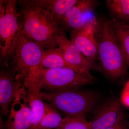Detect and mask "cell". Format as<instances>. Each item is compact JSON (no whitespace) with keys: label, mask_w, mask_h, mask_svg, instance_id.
Returning <instances> with one entry per match:
<instances>
[{"label":"cell","mask_w":129,"mask_h":129,"mask_svg":"<svg viewBox=\"0 0 129 129\" xmlns=\"http://www.w3.org/2000/svg\"><path fill=\"white\" fill-rule=\"evenodd\" d=\"M23 87L11 105L6 129H29L33 123L32 111L28 103L26 90Z\"/></svg>","instance_id":"cell-7"},{"label":"cell","mask_w":129,"mask_h":129,"mask_svg":"<svg viewBox=\"0 0 129 129\" xmlns=\"http://www.w3.org/2000/svg\"><path fill=\"white\" fill-rule=\"evenodd\" d=\"M128 24V25H129V24Z\"/></svg>","instance_id":"cell-23"},{"label":"cell","mask_w":129,"mask_h":129,"mask_svg":"<svg viewBox=\"0 0 129 129\" xmlns=\"http://www.w3.org/2000/svg\"><path fill=\"white\" fill-rule=\"evenodd\" d=\"M99 27L98 56L102 68L113 78L123 77L127 65L111 21L103 22Z\"/></svg>","instance_id":"cell-2"},{"label":"cell","mask_w":129,"mask_h":129,"mask_svg":"<svg viewBox=\"0 0 129 129\" xmlns=\"http://www.w3.org/2000/svg\"><path fill=\"white\" fill-rule=\"evenodd\" d=\"M45 49L21 30L11 54L8 66L22 83L29 75L41 70V61Z\"/></svg>","instance_id":"cell-3"},{"label":"cell","mask_w":129,"mask_h":129,"mask_svg":"<svg viewBox=\"0 0 129 129\" xmlns=\"http://www.w3.org/2000/svg\"><path fill=\"white\" fill-rule=\"evenodd\" d=\"M58 128L60 129H91L90 123L85 118L69 115L62 119Z\"/></svg>","instance_id":"cell-19"},{"label":"cell","mask_w":129,"mask_h":129,"mask_svg":"<svg viewBox=\"0 0 129 129\" xmlns=\"http://www.w3.org/2000/svg\"><path fill=\"white\" fill-rule=\"evenodd\" d=\"M122 108L119 102L115 100L105 103L90 122L91 129H107L115 124Z\"/></svg>","instance_id":"cell-13"},{"label":"cell","mask_w":129,"mask_h":129,"mask_svg":"<svg viewBox=\"0 0 129 129\" xmlns=\"http://www.w3.org/2000/svg\"><path fill=\"white\" fill-rule=\"evenodd\" d=\"M23 84L28 103L33 113V123L30 127H33L39 123L45 112L44 102L41 95V75L29 77L24 80Z\"/></svg>","instance_id":"cell-11"},{"label":"cell","mask_w":129,"mask_h":129,"mask_svg":"<svg viewBox=\"0 0 129 129\" xmlns=\"http://www.w3.org/2000/svg\"><path fill=\"white\" fill-rule=\"evenodd\" d=\"M45 112L41 120L29 129H45L58 128L62 118L57 110L50 104L44 102Z\"/></svg>","instance_id":"cell-17"},{"label":"cell","mask_w":129,"mask_h":129,"mask_svg":"<svg viewBox=\"0 0 129 129\" xmlns=\"http://www.w3.org/2000/svg\"><path fill=\"white\" fill-rule=\"evenodd\" d=\"M40 66L42 69H56L64 68L72 69L81 74L78 70L64 60L62 53L58 48L45 50Z\"/></svg>","instance_id":"cell-15"},{"label":"cell","mask_w":129,"mask_h":129,"mask_svg":"<svg viewBox=\"0 0 129 129\" xmlns=\"http://www.w3.org/2000/svg\"><path fill=\"white\" fill-rule=\"evenodd\" d=\"M34 2L52 14L58 24L67 12L76 5L77 0H34Z\"/></svg>","instance_id":"cell-14"},{"label":"cell","mask_w":129,"mask_h":129,"mask_svg":"<svg viewBox=\"0 0 129 129\" xmlns=\"http://www.w3.org/2000/svg\"><path fill=\"white\" fill-rule=\"evenodd\" d=\"M120 102L122 104L129 108V80L125 85L122 91Z\"/></svg>","instance_id":"cell-21"},{"label":"cell","mask_w":129,"mask_h":129,"mask_svg":"<svg viewBox=\"0 0 129 129\" xmlns=\"http://www.w3.org/2000/svg\"><path fill=\"white\" fill-rule=\"evenodd\" d=\"M56 40L58 48L67 62L78 70L81 73L89 77H94L90 73V70L92 69H98V68L87 60L74 42L68 39L65 36H58Z\"/></svg>","instance_id":"cell-9"},{"label":"cell","mask_w":129,"mask_h":129,"mask_svg":"<svg viewBox=\"0 0 129 129\" xmlns=\"http://www.w3.org/2000/svg\"><path fill=\"white\" fill-rule=\"evenodd\" d=\"M96 24L87 23L78 30L72 31L71 41L80 49L88 61L94 64L98 57V42L95 38Z\"/></svg>","instance_id":"cell-10"},{"label":"cell","mask_w":129,"mask_h":129,"mask_svg":"<svg viewBox=\"0 0 129 129\" xmlns=\"http://www.w3.org/2000/svg\"><path fill=\"white\" fill-rule=\"evenodd\" d=\"M16 0L0 1V64L7 67L21 31Z\"/></svg>","instance_id":"cell-5"},{"label":"cell","mask_w":129,"mask_h":129,"mask_svg":"<svg viewBox=\"0 0 129 129\" xmlns=\"http://www.w3.org/2000/svg\"><path fill=\"white\" fill-rule=\"evenodd\" d=\"M60 129L59 128H53V129H52V128H47V129Z\"/></svg>","instance_id":"cell-22"},{"label":"cell","mask_w":129,"mask_h":129,"mask_svg":"<svg viewBox=\"0 0 129 129\" xmlns=\"http://www.w3.org/2000/svg\"><path fill=\"white\" fill-rule=\"evenodd\" d=\"M95 1L91 0L78 1L76 5L67 12L60 21L64 28L72 31L80 29L87 24L85 14L94 7Z\"/></svg>","instance_id":"cell-12"},{"label":"cell","mask_w":129,"mask_h":129,"mask_svg":"<svg viewBox=\"0 0 129 129\" xmlns=\"http://www.w3.org/2000/svg\"><path fill=\"white\" fill-rule=\"evenodd\" d=\"M109 8L122 21L129 22V0H107Z\"/></svg>","instance_id":"cell-18"},{"label":"cell","mask_w":129,"mask_h":129,"mask_svg":"<svg viewBox=\"0 0 129 129\" xmlns=\"http://www.w3.org/2000/svg\"><path fill=\"white\" fill-rule=\"evenodd\" d=\"M41 95L43 101L67 116L84 118L94 107L97 99L94 92L76 89L41 91Z\"/></svg>","instance_id":"cell-4"},{"label":"cell","mask_w":129,"mask_h":129,"mask_svg":"<svg viewBox=\"0 0 129 129\" xmlns=\"http://www.w3.org/2000/svg\"><path fill=\"white\" fill-rule=\"evenodd\" d=\"M111 22L127 67L129 68V25L114 19Z\"/></svg>","instance_id":"cell-16"},{"label":"cell","mask_w":129,"mask_h":129,"mask_svg":"<svg viewBox=\"0 0 129 129\" xmlns=\"http://www.w3.org/2000/svg\"><path fill=\"white\" fill-rule=\"evenodd\" d=\"M22 87L15 72L9 67H1L0 106L1 113L8 117L11 105Z\"/></svg>","instance_id":"cell-8"},{"label":"cell","mask_w":129,"mask_h":129,"mask_svg":"<svg viewBox=\"0 0 129 129\" xmlns=\"http://www.w3.org/2000/svg\"><path fill=\"white\" fill-rule=\"evenodd\" d=\"M21 31L45 50L58 48L56 38L64 35L52 14L36 4L34 0L18 1Z\"/></svg>","instance_id":"cell-1"},{"label":"cell","mask_w":129,"mask_h":129,"mask_svg":"<svg viewBox=\"0 0 129 129\" xmlns=\"http://www.w3.org/2000/svg\"><path fill=\"white\" fill-rule=\"evenodd\" d=\"M42 88L50 91L76 89L91 84L95 78L90 77L70 68L42 69Z\"/></svg>","instance_id":"cell-6"},{"label":"cell","mask_w":129,"mask_h":129,"mask_svg":"<svg viewBox=\"0 0 129 129\" xmlns=\"http://www.w3.org/2000/svg\"><path fill=\"white\" fill-rule=\"evenodd\" d=\"M107 129H129L128 123L124 113H120L115 124Z\"/></svg>","instance_id":"cell-20"}]
</instances>
